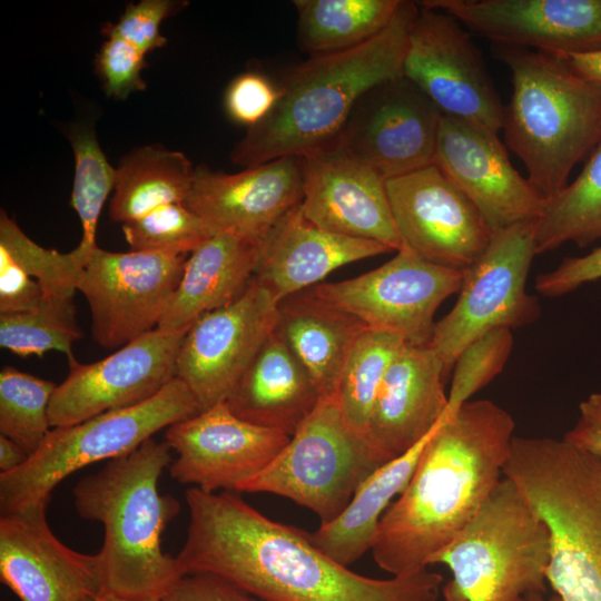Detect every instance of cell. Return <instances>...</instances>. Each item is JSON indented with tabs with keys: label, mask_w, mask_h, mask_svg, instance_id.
<instances>
[{
	"label": "cell",
	"mask_w": 601,
	"mask_h": 601,
	"mask_svg": "<svg viewBox=\"0 0 601 601\" xmlns=\"http://www.w3.org/2000/svg\"><path fill=\"white\" fill-rule=\"evenodd\" d=\"M290 436L236 416L226 402L166 428L165 443L177 453L171 477L207 493L238 491L265 470Z\"/></svg>",
	"instance_id": "16"
},
{
	"label": "cell",
	"mask_w": 601,
	"mask_h": 601,
	"mask_svg": "<svg viewBox=\"0 0 601 601\" xmlns=\"http://www.w3.org/2000/svg\"><path fill=\"white\" fill-rule=\"evenodd\" d=\"M515 423L490 400H470L428 437L404 491L381 518L372 554L392 575L426 570L504 477Z\"/></svg>",
	"instance_id": "2"
},
{
	"label": "cell",
	"mask_w": 601,
	"mask_h": 601,
	"mask_svg": "<svg viewBox=\"0 0 601 601\" xmlns=\"http://www.w3.org/2000/svg\"><path fill=\"white\" fill-rule=\"evenodd\" d=\"M47 504L0 514V580L20 601H82L101 593L96 554L77 552L51 531Z\"/></svg>",
	"instance_id": "22"
},
{
	"label": "cell",
	"mask_w": 601,
	"mask_h": 601,
	"mask_svg": "<svg viewBox=\"0 0 601 601\" xmlns=\"http://www.w3.org/2000/svg\"><path fill=\"white\" fill-rule=\"evenodd\" d=\"M405 344L397 335L366 328L345 361L335 397L346 421L365 437L380 386Z\"/></svg>",
	"instance_id": "32"
},
{
	"label": "cell",
	"mask_w": 601,
	"mask_h": 601,
	"mask_svg": "<svg viewBox=\"0 0 601 601\" xmlns=\"http://www.w3.org/2000/svg\"><path fill=\"white\" fill-rule=\"evenodd\" d=\"M383 464L367 439L346 421L336 397H321L273 462L237 492L286 497L328 523Z\"/></svg>",
	"instance_id": "8"
},
{
	"label": "cell",
	"mask_w": 601,
	"mask_h": 601,
	"mask_svg": "<svg viewBox=\"0 0 601 601\" xmlns=\"http://www.w3.org/2000/svg\"><path fill=\"white\" fill-rule=\"evenodd\" d=\"M131 250L187 255L216 231L184 203L164 205L122 224Z\"/></svg>",
	"instance_id": "37"
},
{
	"label": "cell",
	"mask_w": 601,
	"mask_h": 601,
	"mask_svg": "<svg viewBox=\"0 0 601 601\" xmlns=\"http://www.w3.org/2000/svg\"><path fill=\"white\" fill-rule=\"evenodd\" d=\"M367 327L311 289L278 303L275 332L315 382L322 397H335L345 361Z\"/></svg>",
	"instance_id": "27"
},
{
	"label": "cell",
	"mask_w": 601,
	"mask_h": 601,
	"mask_svg": "<svg viewBox=\"0 0 601 601\" xmlns=\"http://www.w3.org/2000/svg\"><path fill=\"white\" fill-rule=\"evenodd\" d=\"M536 219L492 233L480 258L463 274L453 308L435 322L430 346L447 377L462 351L491 329L528 325L540 315L526 279L535 253Z\"/></svg>",
	"instance_id": "9"
},
{
	"label": "cell",
	"mask_w": 601,
	"mask_h": 601,
	"mask_svg": "<svg viewBox=\"0 0 601 601\" xmlns=\"http://www.w3.org/2000/svg\"><path fill=\"white\" fill-rule=\"evenodd\" d=\"M0 253L6 254L43 289L45 303L75 309L79 277L93 252L77 246L69 253L45 248L29 238L2 209Z\"/></svg>",
	"instance_id": "33"
},
{
	"label": "cell",
	"mask_w": 601,
	"mask_h": 601,
	"mask_svg": "<svg viewBox=\"0 0 601 601\" xmlns=\"http://www.w3.org/2000/svg\"><path fill=\"white\" fill-rule=\"evenodd\" d=\"M277 306L269 290L254 278L238 299L204 315L186 332L176 377L193 393L200 412L226 401L274 332Z\"/></svg>",
	"instance_id": "15"
},
{
	"label": "cell",
	"mask_w": 601,
	"mask_h": 601,
	"mask_svg": "<svg viewBox=\"0 0 601 601\" xmlns=\"http://www.w3.org/2000/svg\"><path fill=\"white\" fill-rule=\"evenodd\" d=\"M581 76L601 83V51L585 55L560 56Z\"/></svg>",
	"instance_id": "46"
},
{
	"label": "cell",
	"mask_w": 601,
	"mask_h": 601,
	"mask_svg": "<svg viewBox=\"0 0 601 601\" xmlns=\"http://www.w3.org/2000/svg\"><path fill=\"white\" fill-rule=\"evenodd\" d=\"M170 451L151 437L82 477L72 490L78 515L104 525L97 556L105 593L161 600L183 577L175 556L161 548V534L180 510L179 501L158 487L170 465Z\"/></svg>",
	"instance_id": "4"
},
{
	"label": "cell",
	"mask_w": 601,
	"mask_h": 601,
	"mask_svg": "<svg viewBox=\"0 0 601 601\" xmlns=\"http://www.w3.org/2000/svg\"><path fill=\"white\" fill-rule=\"evenodd\" d=\"M161 601H262L230 582L211 574L181 577Z\"/></svg>",
	"instance_id": "44"
},
{
	"label": "cell",
	"mask_w": 601,
	"mask_h": 601,
	"mask_svg": "<svg viewBox=\"0 0 601 601\" xmlns=\"http://www.w3.org/2000/svg\"><path fill=\"white\" fill-rule=\"evenodd\" d=\"M303 159L283 157L235 174L195 168L184 204L215 231L260 244L303 199Z\"/></svg>",
	"instance_id": "21"
},
{
	"label": "cell",
	"mask_w": 601,
	"mask_h": 601,
	"mask_svg": "<svg viewBox=\"0 0 601 601\" xmlns=\"http://www.w3.org/2000/svg\"><path fill=\"white\" fill-rule=\"evenodd\" d=\"M97 58L96 69L107 96L125 99L146 89L140 73L146 66L142 51L116 36H108Z\"/></svg>",
	"instance_id": "39"
},
{
	"label": "cell",
	"mask_w": 601,
	"mask_h": 601,
	"mask_svg": "<svg viewBox=\"0 0 601 601\" xmlns=\"http://www.w3.org/2000/svg\"><path fill=\"white\" fill-rule=\"evenodd\" d=\"M445 371L430 346L405 344L377 392L366 439L386 463L427 436L447 413Z\"/></svg>",
	"instance_id": "23"
},
{
	"label": "cell",
	"mask_w": 601,
	"mask_h": 601,
	"mask_svg": "<svg viewBox=\"0 0 601 601\" xmlns=\"http://www.w3.org/2000/svg\"><path fill=\"white\" fill-rule=\"evenodd\" d=\"M403 0H295L300 49L312 56L343 51L378 35Z\"/></svg>",
	"instance_id": "30"
},
{
	"label": "cell",
	"mask_w": 601,
	"mask_h": 601,
	"mask_svg": "<svg viewBox=\"0 0 601 601\" xmlns=\"http://www.w3.org/2000/svg\"><path fill=\"white\" fill-rule=\"evenodd\" d=\"M463 274L427 262L403 246L373 270L322 283L311 290L370 329L397 335L411 345H425L433 334L435 312L459 293Z\"/></svg>",
	"instance_id": "11"
},
{
	"label": "cell",
	"mask_w": 601,
	"mask_h": 601,
	"mask_svg": "<svg viewBox=\"0 0 601 601\" xmlns=\"http://www.w3.org/2000/svg\"><path fill=\"white\" fill-rule=\"evenodd\" d=\"M420 7L402 1L390 24L356 47L309 59L294 68L270 114L234 147L235 165L255 167L303 157L338 141L361 98L403 76L408 33Z\"/></svg>",
	"instance_id": "3"
},
{
	"label": "cell",
	"mask_w": 601,
	"mask_h": 601,
	"mask_svg": "<svg viewBox=\"0 0 601 601\" xmlns=\"http://www.w3.org/2000/svg\"><path fill=\"white\" fill-rule=\"evenodd\" d=\"M184 333L155 328L109 356L89 364L68 359L69 372L49 404L51 428L140 404L176 377Z\"/></svg>",
	"instance_id": "13"
},
{
	"label": "cell",
	"mask_w": 601,
	"mask_h": 601,
	"mask_svg": "<svg viewBox=\"0 0 601 601\" xmlns=\"http://www.w3.org/2000/svg\"><path fill=\"white\" fill-rule=\"evenodd\" d=\"M199 412L193 393L175 377L140 404L51 428L20 467L0 474V514L48 505L55 487L70 474L127 455L158 431Z\"/></svg>",
	"instance_id": "7"
},
{
	"label": "cell",
	"mask_w": 601,
	"mask_h": 601,
	"mask_svg": "<svg viewBox=\"0 0 601 601\" xmlns=\"http://www.w3.org/2000/svg\"><path fill=\"white\" fill-rule=\"evenodd\" d=\"M563 439L601 461V393L590 394L580 403L578 420Z\"/></svg>",
	"instance_id": "45"
},
{
	"label": "cell",
	"mask_w": 601,
	"mask_h": 601,
	"mask_svg": "<svg viewBox=\"0 0 601 601\" xmlns=\"http://www.w3.org/2000/svg\"><path fill=\"white\" fill-rule=\"evenodd\" d=\"M550 534L518 486L503 477L471 522L431 564L451 579L444 601H522L545 593Z\"/></svg>",
	"instance_id": "6"
},
{
	"label": "cell",
	"mask_w": 601,
	"mask_h": 601,
	"mask_svg": "<svg viewBox=\"0 0 601 601\" xmlns=\"http://www.w3.org/2000/svg\"><path fill=\"white\" fill-rule=\"evenodd\" d=\"M45 302L40 284L0 253V313L16 314L38 309Z\"/></svg>",
	"instance_id": "43"
},
{
	"label": "cell",
	"mask_w": 601,
	"mask_h": 601,
	"mask_svg": "<svg viewBox=\"0 0 601 601\" xmlns=\"http://www.w3.org/2000/svg\"><path fill=\"white\" fill-rule=\"evenodd\" d=\"M80 337L76 311L51 303L32 312L0 314V345L21 357L59 351L72 358V344Z\"/></svg>",
	"instance_id": "36"
},
{
	"label": "cell",
	"mask_w": 601,
	"mask_h": 601,
	"mask_svg": "<svg viewBox=\"0 0 601 601\" xmlns=\"http://www.w3.org/2000/svg\"><path fill=\"white\" fill-rule=\"evenodd\" d=\"M176 6V2L169 0H141L129 3L118 22L106 23L102 32L107 37L121 38L147 53L166 43L159 27L174 12Z\"/></svg>",
	"instance_id": "40"
},
{
	"label": "cell",
	"mask_w": 601,
	"mask_h": 601,
	"mask_svg": "<svg viewBox=\"0 0 601 601\" xmlns=\"http://www.w3.org/2000/svg\"><path fill=\"white\" fill-rule=\"evenodd\" d=\"M598 279H601V246L584 256L566 257L553 270L538 275L535 289L556 297Z\"/></svg>",
	"instance_id": "42"
},
{
	"label": "cell",
	"mask_w": 601,
	"mask_h": 601,
	"mask_svg": "<svg viewBox=\"0 0 601 601\" xmlns=\"http://www.w3.org/2000/svg\"><path fill=\"white\" fill-rule=\"evenodd\" d=\"M494 52L512 77L502 126L505 146L548 200L601 139V83L556 55L503 46H494Z\"/></svg>",
	"instance_id": "5"
},
{
	"label": "cell",
	"mask_w": 601,
	"mask_h": 601,
	"mask_svg": "<svg viewBox=\"0 0 601 601\" xmlns=\"http://www.w3.org/2000/svg\"><path fill=\"white\" fill-rule=\"evenodd\" d=\"M418 7L408 33L403 76L442 116L499 134L505 106L481 50L454 17Z\"/></svg>",
	"instance_id": "10"
},
{
	"label": "cell",
	"mask_w": 601,
	"mask_h": 601,
	"mask_svg": "<svg viewBox=\"0 0 601 601\" xmlns=\"http://www.w3.org/2000/svg\"><path fill=\"white\" fill-rule=\"evenodd\" d=\"M30 455L12 440L0 435V474L20 467Z\"/></svg>",
	"instance_id": "47"
},
{
	"label": "cell",
	"mask_w": 601,
	"mask_h": 601,
	"mask_svg": "<svg viewBox=\"0 0 601 601\" xmlns=\"http://www.w3.org/2000/svg\"><path fill=\"white\" fill-rule=\"evenodd\" d=\"M57 385L6 366L0 372V435L31 455L51 430L49 404Z\"/></svg>",
	"instance_id": "34"
},
{
	"label": "cell",
	"mask_w": 601,
	"mask_h": 601,
	"mask_svg": "<svg viewBox=\"0 0 601 601\" xmlns=\"http://www.w3.org/2000/svg\"><path fill=\"white\" fill-rule=\"evenodd\" d=\"M194 175L195 168L183 152L161 146L132 150L117 168L110 218L125 224L164 205L184 203Z\"/></svg>",
	"instance_id": "29"
},
{
	"label": "cell",
	"mask_w": 601,
	"mask_h": 601,
	"mask_svg": "<svg viewBox=\"0 0 601 601\" xmlns=\"http://www.w3.org/2000/svg\"><path fill=\"white\" fill-rule=\"evenodd\" d=\"M494 46L556 56L601 51V0H424Z\"/></svg>",
	"instance_id": "18"
},
{
	"label": "cell",
	"mask_w": 601,
	"mask_h": 601,
	"mask_svg": "<svg viewBox=\"0 0 601 601\" xmlns=\"http://www.w3.org/2000/svg\"><path fill=\"white\" fill-rule=\"evenodd\" d=\"M303 215L331 233L374 240L392 250L397 233L385 179L336 141L302 157Z\"/></svg>",
	"instance_id": "20"
},
{
	"label": "cell",
	"mask_w": 601,
	"mask_h": 601,
	"mask_svg": "<svg viewBox=\"0 0 601 601\" xmlns=\"http://www.w3.org/2000/svg\"><path fill=\"white\" fill-rule=\"evenodd\" d=\"M512 347V329L499 327L483 334L462 351L453 367L446 414L455 412L502 372Z\"/></svg>",
	"instance_id": "38"
},
{
	"label": "cell",
	"mask_w": 601,
	"mask_h": 601,
	"mask_svg": "<svg viewBox=\"0 0 601 601\" xmlns=\"http://www.w3.org/2000/svg\"><path fill=\"white\" fill-rule=\"evenodd\" d=\"M82 601H161V600H129L125 598H120L110 593H98L91 597H88L83 599Z\"/></svg>",
	"instance_id": "48"
},
{
	"label": "cell",
	"mask_w": 601,
	"mask_h": 601,
	"mask_svg": "<svg viewBox=\"0 0 601 601\" xmlns=\"http://www.w3.org/2000/svg\"><path fill=\"white\" fill-rule=\"evenodd\" d=\"M187 257L97 247L77 287L89 304L92 338L102 347L116 348L157 328Z\"/></svg>",
	"instance_id": "12"
},
{
	"label": "cell",
	"mask_w": 601,
	"mask_h": 601,
	"mask_svg": "<svg viewBox=\"0 0 601 601\" xmlns=\"http://www.w3.org/2000/svg\"><path fill=\"white\" fill-rule=\"evenodd\" d=\"M522 601H561L555 594L545 597V593H533L525 597Z\"/></svg>",
	"instance_id": "49"
},
{
	"label": "cell",
	"mask_w": 601,
	"mask_h": 601,
	"mask_svg": "<svg viewBox=\"0 0 601 601\" xmlns=\"http://www.w3.org/2000/svg\"><path fill=\"white\" fill-rule=\"evenodd\" d=\"M601 239V139L579 176L545 201L536 219L535 253L571 242L585 247Z\"/></svg>",
	"instance_id": "31"
},
{
	"label": "cell",
	"mask_w": 601,
	"mask_h": 601,
	"mask_svg": "<svg viewBox=\"0 0 601 601\" xmlns=\"http://www.w3.org/2000/svg\"><path fill=\"white\" fill-rule=\"evenodd\" d=\"M321 397L311 375L274 329L225 402L236 416L292 436Z\"/></svg>",
	"instance_id": "25"
},
{
	"label": "cell",
	"mask_w": 601,
	"mask_h": 601,
	"mask_svg": "<svg viewBox=\"0 0 601 601\" xmlns=\"http://www.w3.org/2000/svg\"><path fill=\"white\" fill-rule=\"evenodd\" d=\"M258 244L216 231L187 257L157 328L184 333L204 315L238 299L255 277Z\"/></svg>",
	"instance_id": "26"
},
{
	"label": "cell",
	"mask_w": 601,
	"mask_h": 601,
	"mask_svg": "<svg viewBox=\"0 0 601 601\" xmlns=\"http://www.w3.org/2000/svg\"><path fill=\"white\" fill-rule=\"evenodd\" d=\"M75 155V176L70 205L77 213L82 228L78 246L93 252L97 225L102 207L115 189L117 169L111 167L102 152L93 129L76 126L69 132Z\"/></svg>",
	"instance_id": "35"
},
{
	"label": "cell",
	"mask_w": 601,
	"mask_h": 601,
	"mask_svg": "<svg viewBox=\"0 0 601 601\" xmlns=\"http://www.w3.org/2000/svg\"><path fill=\"white\" fill-rule=\"evenodd\" d=\"M385 186L403 246L420 257L464 272L486 249L492 230L436 165L387 179Z\"/></svg>",
	"instance_id": "14"
},
{
	"label": "cell",
	"mask_w": 601,
	"mask_h": 601,
	"mask_svg": "<svg viewBox=\"0 0 601 601\" xmlns=\"http://www.w3.org/2000/svg\"><path fill=\"white\" fill-rule=\"evenodd\" d=\"M299 205L286 214L258 245L254 278L269 290L277 303L318 285L344 265L393 252L374 240L322 229L303 215Z\"/></svg>",
	"instance_id": "24"
},
{
	"label": "cell",
	"mask_w": 601,
	"mask_h": 601,
	"mask_svg": "<svg viewBox=\"0 0 601 601\" xmlns=\"http://www.w3.org/2000/svg\"><path fill=\"white\" fill-rule=\"evenodd\" d=\"M434 165L472 201L493 231L535 220L543 196L512 165L497 134L442 116Z\"/></svg>",
	"instance_id": "19"
},
{
	"label": "cell",
	"mask_w": 601,
	"mask_h": 601,
	"mask_svg": "<svg viewBox=\"0 0 601 601\" xmlns=\"http://www.w3.org/2000/svg\"><path fill=\"white\" fill-rule=\"evenodd\" d=\"M437 108L404 76L366 92L338 141L385 180L434 164Z\"/></svg>",
	"instance_id": "17"
},
{
	"label": "cell",
	"mask_w": 601,
	"mask_h": 601,
	"mask_svg": "<svg viewBox=\"0 0 601 601\" xmlns=\"http://www.w3.org/2000/svg\"><path fill=\"white\" fill-rule=\"evenodd\" d=\"M278 97L279 89L265 76L246 72L229 83L225 95V107L234 121L250 128L270 114Z\"/></svg>",
	"instance_id": "41"
},
{
	"label": "cell",
	"mask_w": 601,
	"mask_h": 601,
	"mask_svg": "<svg viewBox=\"0 0 601 601\" xmlns=\"http://www.w3.org/2000/svg\"><path fill=\"white\" fill-rule=\"evenodd\" d=\"M180 574H211L262 601H437L443 577L427 570L374 579L353 572L308 533L270 520L231 492L186 491Z\"/></svg>",
	"instance_id": "1"
},
{
	"label": "cell",
	"mask_w": 601,
	"mask_h": 601,
	"mask_svg": "<svg viewBox=\"0 0 601 601\" xmlns=\"http://www.w3.org/2000/svg\"><path fill=\"white\" fill-rule=\"evenodd\" d=\"M432 432L404 454L376 469L337 519L321 523L315 532L308 533L311 541L345 566L372 550L381 518L408 484Z\"/></svg>",
	"instance_id": "28"
}]
</instances>
